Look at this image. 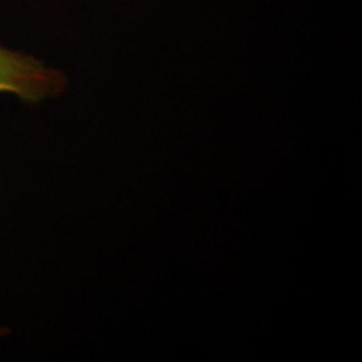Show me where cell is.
<instances>
[{
  "mask_svg": "<svg viewBox=\"0 0 362 362\" xmlns=\"http://www.w3.org/2000/svg\"><path fill=\"white\" fill-rule=\"evenodd\" d=\"M67 88V76L30 54L0 47V94L8 93L27 104L57 98Z\"/></svg>",
  "mask_w": 362,
  "mask_h": 362,
  "instance_id": "obj_1",
  "label": "cell"
},
{
  "mask_svg": "<svg viewBox=\"0 0 362 362\" xmlns=\"http://www.w3.org/2000/svg\"><path fill=\"white\" fill-rule=\"evenodd\" d=\"M8 334V329L4 327V325H0V339H2L4 336H7Z\"/></svg>",
  "mask_w": 362,
  "mask_h": 362,
  "instance_id": "obj_2",
  "label": "cell"
}]
</instances>
